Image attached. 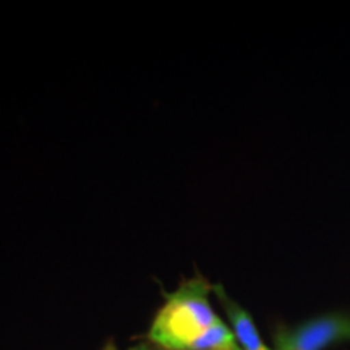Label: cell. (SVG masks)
Listing matches in <instances>:
<instances>
[{
  "mask_svg": "<svg viewBox=\"0 0 350 350\" xmlns=\"http://www.w3.org/2000/svg\"><path fill=\"white\" fill-rule=\"evenodd\" d=\"M209 286L203 279L182 284L156 314L150 339L165 350H195L196 344L221 321L209 304Z\"/></svg>",
  "mask_w": 350,
  "mask_h": 350,
  "instance_id": "1",
  "label": "cell"
},
{
  "mask_svg": "<svg viewBox=\"0 0 350 350\" xmlns=\"http://www.w3.org/2000/svg\"><path fill=\"white\" fill-rule=\"evenodd\" d=\"M350 340V314L327 313L275 336L278 350H326Z\"/></svg>",
  "mask_w": 350,
  "mask_h": 350,
  "instance_id": "2",
  "label": "cell"
},
{
  "mask_svg": "<svg viewBox=\"0 0 350 350\" xmlns=\"http://www.w3.org/2000/svg\"><path fill=\"white\" fill-rule=\"evenodd\" d=\"M214 291L217 292L219 299H221L222 305H224L227 317H229L232 327H234L235 339L242 350H271L268 345L265 344V340L261 339L260 332H258L255 323L248 312H245L242 306H239L234 300H230L226 295L224 288L221 286L214 287Z\"/></svg>",
  "mask_w": 350,
  "mask_h": 350,
  "instance_id": "3",
  "label": "cell"
},
{
  "mask_svg": "<svg viewBox=\"0 0 350 350\" xmlns=\"http://www.w3.org/2000/svg\"><path fill=\"white\" fill-rule=\"evenodd\" d=\"M130 350H152V349L148 347V345H137V347H131Z\"/></svg>",
  "mask_w": 350,
  "mask_h": 350,
  "instance_id": "4",
  "label": "cell"
},
{
  "mask_svg": "<svg viewBox=\"0 0 350 350\" xmlns=\"http://www.w3.org/2000/svg\"><path fill=\"white\" fill-rule=\"evenodd\" d=\"M104 350H117V349H116V347H113V345H111V344H109V345H107V347H106V349H104Z\"/></svg>",
  "mask_w": 350,
  "mask_h": 350,
  "instance_id": "5",
  "label": "cell"
},
{
  "mask_svg": "<svg viewBox=\"0 0 350 350\" xmlns=\"http://www.w3.org/2000/svg\"><path fill=\"white\" fill-rule=\"evenodd\" d=\"M226 350H242V349H240V345H237V347H234V349H226Z\"/></svg>",
  "mask_w": 350,
  "mask_h": 350,
  "instance_id": "6",
  "label": "cell"
}]
</instances>
